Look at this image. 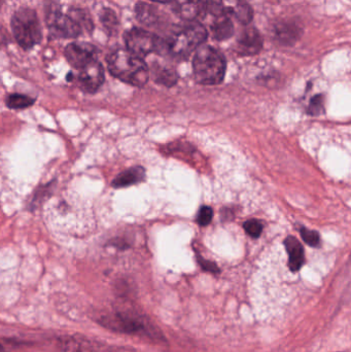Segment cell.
Returning a JSON list of instances; mask_svg holds the SVG:
<instances>
[{
    "label": "cell",
    "mask_w": 351,
    "mask_h": 352,
    "mask_svg": "<svg viewBox=\"0 0 351 352\" xmlns=\"http://www.w3.org/2000/svg\"><path fill=\"white\" fill-rule=\"evenodd\" d=\"M144 170L141 167H134V168L128 169L123 173L117 176L113 182V186L115 188H126V186H132V184H138L144 178Z\"/></svg>",
    "instance_id": "cell-15"
},
{
    "label": "cell",
    "mask_w": 351,
    "mask_h": 352,
    "mask_svg": "<svg viewBox=\"0 0 351 352\" xmlns=\"http://www.w3.org/2000/svg\"><path fill=\"white\" fill-rule=\"evenodd\" d=\"M136 14H137V19L140 22L146 23V24H150L154 23L157 19L156 10H154L152 6L148 4L138 3L136 6Z\"/></svg>",
    "instance_id": "cell-17"
},
{
    "label": "cell",
    "mask_w": 351,
    "mask_h": 352,
    "mask_svg": "<svg viewBox=\"0 0 351 352\" xmlns=\"http://www.w3.org/2000/svg\"><path fill=\"white\" fill-rule=\"evenodd\" d=\"M12 30L19 45L25 50L31 49L41 43L43 37L38 16L34 10L28 8H20L14 12L12 18Z\"/></svg>",
    "instance_id": "cell-5"
},
{
    "label": "cell",
    "mask_w": 351,
    "mask_h": 352,
    "mask_svg": "<svg viewBox=\"0 0 351 352\" xmlns=\"http://www.w3.org/2000/svg\"><path fill=\"white\" fill-rule=\"evenodd\" d=\"M173 10L187 22L196 21L198 16L204 14L202 0H173Z\"/></svg>",
    "instance_id": "cell-12"
},
{
    "label": "cell",
    "mask_w": 351,
    "mask_h": 352,
    "mask_svg": "<svg viewBox=\"0 0 351 352\" xmlns=\"http://www.w3.org/2000/svg\"><path fill=\"white\" fill-rule=\"evenodd\" d=\"M155 78L158 82L166 85V86H172L177 80V74L172 70L162 68L160 70H155Z\"/></svg>",
    "instance_id": "cell-19"
},
{
    "label": "cell",
    "mask_w": 351,
    "mask_h": 352,
    "mask_svg": "<svg viewBox=\"0 0 351 352\" xmlns=\"http://www.w3.org/2000/svg\"><path fill=\"white\" fill-rule=\"evenodd\" d=\"M109 72L122 82L142 87L148 80V68L141 57L128 50H117L107 58Z\"/></svg>",
    "instance_id": "cell-1"
},
{
    "label": "cell",
    "mask_w": 351,
    "mask_h": 352,
    "mask_svg": "<svg viewBox=\"0 0 351 352\" xmlns=\"http://www.w3.org/2000/svg\"><path fill=\"white\" fill-rule=\"evenodd\" d=\"M65 352H100L98 344H93L92 341L84 338H68L63 341Z\"/></svg>",
    "instance_id": "cell-16"
},
{
    "label": "cell",
    "mask_w": 351,
    "mask_h": 352,
    "mask_svg": "<svg viewBox=\"0 0 351 352\" xmlns=\"http://www.w3.org/2000/svg\"><path fill=\"white\" fill-rule=\"evenodd\" d=\"M226 67L224 56L210 45H201L194 56V76L199 84L206 86L220 84Z\"/></svg>",
    "instance_id": "cell-2"
},
{
    "label": "cell",
    "mask_w": 351,
    "mask_h": 352,
    "mask_svg": "<svg viewBox=\"0 0 351 352\" xmlns=\"http://www.w3.org/2000/svg\"><path fill=\"white\" fill-rule=\"evenodd\" d=\"M206 38L207 31L205 27L196 21H192L173 30L165 43H163V47L174 57L185 58L196 49H199Z\"/></svg>",
    "instance_id": "cell-4"
},
{
    "label": "cell",
    "mask_w": 351,
    "mask_h": 352,
    "mask_svg": "<svg viewBox=\"0 0 351 352\" xmlns=\"http://www.w3.org/2000/svg\"><path fill=\"white\" fill-rule=\"evenodd\" d=\"M65 56L70 65L80 70L97 60V50L90 43H72L66 47Z\"/></svg>",
    "instance_id": "cell-8"
},
{
    "label": "cell",
    "mask_w": 351,
    "mask_h": 352,
    "mask_svg": "<svg viewBox=\"0 0 351 352\" xmlns=\"http://www.w3.org/2000/svg\"><path fill=\"white\" fill-rule=\"evenodd\" d=\"M107 328L113 329L117 332L128 333V334H141L144 331L148 330L142 322L137 318L124 314H115L113 316H107L101 320Z\"/></svg>",
    "instance_id": "cell-10"
},
{
    "label": "cell",
    "mask_w": 351,
    "mask_h": 352,
    "mask_svg": "<svg viewBox=\"0 0 351 352\" xmlns=\"http://www.w3.org/2000/svg\"><path fill=\"white\" fill-rule=\"evenodd\" d=\"M124 38L128 51L141 58L154 52H159L163 47L162 41L144 29H130L126 32Z\"/></svg>",
    "instance_id": "cell-7"
},
{
    "label": "cell",
    "mask_w": 351,
    "mask_h": 352,
    "mask_svg": "<svg viewBox=\"0 0 351 352\" xmlns=\"http://www.w3.org/2000/svg\"><path fill=\"white\" fill-rule=\"evenodd\" d=\"M212 217H214V211L210 207H201L197 215V223L202 227L207 226L212 221Z\"/></svg>",
    "instance_id": "cell-22"
},
{
    "label": "cell",
    "mask_w": 351,
    "mask_h": 352,
    "mask_svg": "<svg viewBox=\"0 0 351 352\" xmlns=\"http://www.w3.org/2000/svg\"><path fill=\"white\" fill-rule=\"evenodd\" d=\"M300 233L303 240L309 245L313 246V248H317V246L319 245L321 238H319L317 232L311 231V230L306 229V228H301Z\"/></svg>",
    "instance_id": "cell-20"
},
{
    "label": "cell",
    "mask_w": 351,
    "mask_h": 352,
    "mask_svg": "<svg viewBox=\"0 0 351 352\" xmlns=\"http://www.w3.org/2000/svg\"><path fill=\"white\" fill-rule=\"evenodd\" d=\"M102 22L107 29H113L117 25V18H115V12L111 10H105L102 14Z\"/></svg>",
    "instance_id": "cell-24"
},
{
    "label": "cell",
    "mask_w": 351,
    "mask_h": 352,
    "mask_svg": "<svg viewBox=\"0 0 351 352\" xmlns=\"http://www.w3.org/2000/svg\"><path fill=\"white\" fill-rule=\"evenodd\" d=\"M104 78V68L100 62L95 60L80 70L78 85L84 92L94 93L102 86Z\"/></svg>",
    "instance_id": "cell-9"
},
{
    "label": "cell",
    "mask_w": 351,
    "mask_h": 352,
    "mask_svg": "<svg viewBox=\"0 0 351 352\" xmlns=\"http://www.w3.org/2000/svg\"><path fill=\"white\" fill-rule=\"evenodd\" d=\"M243 228H245V232L253 238L259 237L263 231V226L257 219H249V221H245Z\"/></svg>",
    "instance_id": "cell-21"
},
{
    "label": "cell",
    "mask_w": 351,
    "mask_h": 352,
    "mask_svg": "<svg viewBox=\"0 0 351 352\" xmlns=\"http://www.w3.org/2000/svg\"><path fill=\"white\" fill-rule=\"evenodd\" d=\"M324 111V97L321 95L313 97L308 107L310 115H319Z\"/></svg>",
    "instance_id": "cell-23"
},
{
    "label": "cell",
    "mask_w": 351,
    "mask_h": 352,
    "mask_svg": "<svg viewBox=\"0 0 351 352\" xmlns=\"http://www.w3.org/2000/svg\"><path fill=\"white\" fill-rule=\"evenodd\" d=\"M152 1L160 2V3H168V2L173 1V0H152Z\"/></svg>",
    "instance_id": "cell-25"
},
{
    "label": "cell",
    "mask_w": 351,
    "mask_h": 352,
    "mask_svg": "<svg viewBox=\"0 0 351 352\" xmlns=\"http://www.w3.org/2000/svg\"><path fill=\"white\" fill-rule=\"evenodd\" d=\"M34 103V99L21 94H12L6 99V105L12 109H23L31 107Z\"/></svg>",
    "instance_id": "cell-18"
},
{
    "label": "cell",
    "mask_w": 351,
    "mask_h": 352,
    "mask_svg": "<svg viewBox=\"0 0 351 352\" xmlns=\"http://www.w3.org/2000/svg\"><path fill=\"white\" fill-rule=\"evenodd\" d=\"M204 14L214 16H231L241 24L247 25L253 20V10L243 0H202Z\"/></svg>",
    "instance_id": "cell-6"
},
{
    "label": "cell",
    "mask_w": 351,
    "mask_h": 352,
    "mask_svg": "<svg viewBox=\"0 0 351 352\" xmlns=\"http://www.w3.org/2000/svg\"><path fill=\"white\" fill-rule=\"evenodd\" d=\"M212 36L218 41L230 38L234 33V26L228 16H214L212 26Z\"/></svg>",
    "instance_id": "cell-14"
},
{
    "label": "cell",
    "mask_w": 351,
    "mask_h": 352,
    "mask_svg": "<svg viewBox=\"0 0 351 352\" xmlns=\"http://www.w3.org/2000/svg\"><path fill=\"white\" fill-rule=\"evenodd\" d=\"M47 23L55 36L63 38H76L82 31L92 29V21L82 10L64 12L62 8H52L47 14Z\"/></svg>",
    "instance_id": "cell-3"
},
{
    "label": "cell",
    "mask_w": 351,
    "mask_h": 352,
    "mask_svg": "<svg viewBox=\"0 0 351 352\" xmlns=\"http://www.w3.org/2000/svg\"><path fill=\"white\" fill-rule=\"evenodd\" d=\"M284 245L288 254V266L293 272L300 270L304 264L305 254L303 246L295 237H288L284 240Z\"/></svg>",
    "instance_id": "cell-13"
},
{
    "label": "cell",
    "mask_w": 351,
    "mask_h": 352,
    "mask_svg": "<svg viewBox=\"0 0 351 352\" xmlns=\"http://www.w3.org/2000/svg\"><path fill=\"white\" fill-rule=\"evenodd\" d=\"M263 38L257 29L247 28L242 31L237 43V51L245 56L255 55L261 51Z\"/></svg>",
    "instance_id": "cell-11"
}]
</instances>
